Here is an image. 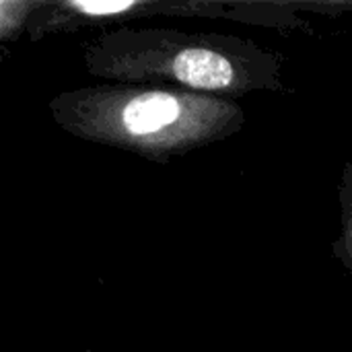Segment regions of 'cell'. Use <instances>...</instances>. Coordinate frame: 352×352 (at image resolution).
Segmentation results:
<instances>
[{"mask_svg":"<svg viewBox=\"0 0 352 352\" xmlns=\"http://www.w3.org/2000/svg\"><path fill=\"white\" fill-rule=\"evenodd\" d=\"M344 221H346V229H344V237H346V248H349V260L352 262V198H349V208H344Z\"/></svg>","mask_w":352,"mask_h":352,"instance_id":"obj_4","label":"cell"},{"mask_svg":"<svg viewBox=\"0 0 352 352\" xmlns=\"http://www.w3.org/2000/svg\"><path fill=\"white\" fill-rule=\"evenodd\" d=\"M89 70L120 80H167L192 91H248L276 85V60L260 47L221 35L116 31L87 54Z\"/></svg>","mask_w":352,"mask_h":352,"instance_id":"obj_2","label":"cell"},{"mask_svg":"<svg viewBox=\"0 0 352 352\" xmlns=\"http://www.w3.org/2000/svg\"><path fill=\"white\" fill-rule=\"evenodd\" d=\"M70 8L78 10L85 16H113V14H124L140 4L136 2H70Z\"/></svg>","mask_w":352,"mask_h":352,"instance_id":"obj_3","label":"cell"},{"mask_svg":"<svg viewBox=\"0 0 352 352\" xmlns=\"http://www.w3.org/2000/svg\"><path fill=\"white\" fill-rule=\"evenodd\" d=\"M56 120L76 136L155 157L229 134L241 122L235 103L198 91L103 87L62 95Z\"/></svg>","mask_w":352,"mask_h":352,"instance_id":"obj_1","label":"cell"}]
</instances>
